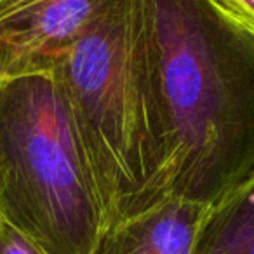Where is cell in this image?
<instances>
[{
    "label": "cell",
    "instance_id": "cell-1",
    "mask_svg": "<svg viewBox=\"0 0 254 254\" xmlns=\"http://www.w3.org/2000/svg\"><path fill=\"white\" fill-rule=\"evenodd\" d=\"M173 195L218 204L254 178V35L214 0H145Z\"/></svg>",
    "mask_w": 254,
    "mask_h": 254
},
{
    "label": "cell",
    "instance_id": "cell-8",
    "mask_svg": "<svg viewBox=\"0 0 254 254\" xmlns=\"http://www.w3.org/2000/svg\"><path fill=\"white\" fill-rule=\"evenodd\" d=\"M214 2L254 35V0H214Z\"/></svg>",
    "mask_w": 254,
    "mask_h": 254
},
{
    "label": "cell",
    "instance_id": "cell-5",
    "mask_svg": "<svg viewBox=\"0 0 254 254\" xmlns=\"http://www.w3.org/2000/svg\"><path fill=\"white\" fill-rule=\"evenodd\" d=\"M207 205L171 197L150 211L106 226L89 254H190Z\"/></svg>",
    "mask_w": 254,
    "mask_h": 254
},
{
    "label": "cell",
    "instance_id": "cell-7",
    "mask_svg": "<svg viewBox=\"0 0 254 254\" xmlns=\"http://www.w3.org/2000/svg\"><path fill=\"white\" fill-rule=\"evenodd\" d=\"M0 254H44L14 228L0 221Z\"/></svg>",
    "mask_w": 254,
    "mask_h": 254
},
{
    "label": "cell",
    "instance_id": "cell-3",
    "mask_svg": "<svg viewBox=\"0 0 254 254\" xmlns=\"http://www.w3.org/2000/svg\"><path fill=\"white\" fill-rule=\"evenodd\" d=\"M0 221L44 254H89L105 214L53 71L0 80Z\"/></svg>",
    "mask_w": 254,
    "mask_h": 254
},
{
    "label": "cell",
    "instance_id": "cell-9",
    "mask_svg": "<svg viewBox=\"0 0 254 254\" xmlns=\"http://www.w3.org/2000/svg\"><path fill=\"white\" fill-rule=\"evenodd\" d=\"M4 75H5V54L2 46H0V80L4 78Z\"/></svg>",
    "mask_w": 254,
    "mask_h": 254
},
{
    "label": "cell",
    "instance_id": "cell-6",
    "mask_svg": "<svg viewBox=\"0 0 254 254\" xmlns=\"http://www.w3.org/2000/svg\"><path fill=\"white\" fill-rule=\"evenodd\" d=\"M190 254H254V178L207 207Z\"/></svg>",
    "mask_w": 254,
    "mask_h": 254
},
{
    "label": "cell",
    "instance_id": "cell-4",
    "mask_svg": "<svg viewBox=\"0 0 254 254\" xmlns=\"http://www.w3.org/2000/svg\"><path fill=\"white\" fill-rule=\"evenodd\" d=\"M105 0H0L5 75L53 71Z\"/></svg>",
    "mask_w": 254,
    "mask_h": 254
},
{
    "label": "cell",
    "instance_id": "cell-2",
    "mask_svg": "<svg viewBox=\"0 0 254 254\" xmlns=\"http://www.w3.org/2000/svg\"><path fill=\"white\" fill-rule=\"evenodd\" d=\"M53 73L87 153L105 228L171 198L176 155L157 92L145 0H105Z\"/></svg>",
    "mask_w": 254,
    "mask_h": 254
}]
</instances>
